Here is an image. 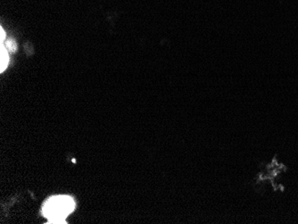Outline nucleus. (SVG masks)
I'll return each instance as SVG.
<instances>
[{
	"label": "nucleus",
	"mask_w": 298,
	"mask_h": 224,
	"mask_svg": "<svg viewBox=\"0 0 298 224\" xmlns=\"http://www.w3.org/2000/svg\"><path fill=\"white\" fill-rule=\"evenodd\" d=\"M75 209V201L70 196H53L42 207V213L47 218V223H67L66 217Z\"/></svg>",
	"instance_id": "1"
},
{
	"label": "nucleus",
	"mask_w": 298,
	"mask_h": 224,
	"mask_svg": "<svg viewBox=\"0 0 298 224\" xmlns=\"http://www.w3.org/2000/svg\"><path fill=\"white\" fill-rule=\"evenodd\" d=\"M8 50L5 47L4 44H1L0 47V56H1V61H0V72L3 73L7 68H8V63H9V55H8Z\"/></svg>",
	"instance_id": "2"
},
{
	"label": "nucleus",
	"mask_w": 298,
	"mask_h": 224,
	"mask_svg": "<svg viewBox=\"0 0 298 224\" xmlns=\"http://www.w3.org/2000/svg\"><path fill=\"white\" fill-rule=\"evenodd\" d=\"M5 47L8 49V51L12 52V53H15L17 50V44L14 40H8L6 41L5 43Z\"/></svg>",
	"instance_id": "3"
},
{
	"label": "nucleus",
	"mask_w": 298,
	"mask_h": 224,
	"mask_svg": "<svg viewBox=\"0 0 298 224\" xmlns=\"http://www.w3.org/2000/svg\"><path fill=\"white\" fill-rule=\"evenodd\" d=\"M5 40H6V33H5L4 29L1 27L0 28V42H1V44H3Z\"/></svg>",
	"instance_id": "4"
}]
</instances>
